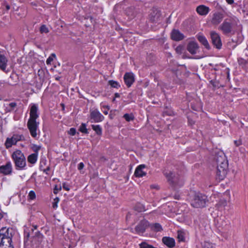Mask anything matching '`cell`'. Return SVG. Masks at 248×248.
Wrapping results in <instances>:
<instances>
[{"mask_svg": "<svg viewBox=\"0 0 248 248\" xmlns=\"http://www.w3.org/2000/svg\"><path fill=\"white\" fill-rule=\"evenodd\" d=\"M187 49L191 54H195L199 49V46L195 41H191L187 45Z\"/></svg>", "mask_w": 248, "mask_h": 248, "instance_id": "4fadbf2b", "label": "cell"}, {"mask_svg": "<svg viewBox=\"0 0 248 248\" xmlns=\"http://www.w3.org/2000/svg\"><path fill=\"white\" fill-rule=\"evenodd\" d=\"M24 139L23 135L16 134L11 138H8L5 142V147L6 149L11 148L13 145H16L17 143Z\"/></svg>", "mask_w": 248, "mask_h": 248, "instance_id": "8992f818", "label": "cell"}, {"mask_svg": "<svg viewBox=\"0 0 248 248\" xmlns=\"http://www.w3.org/2000/svg\"><path fill=\"white\" fill-rule=\"evenodd\" d=\"M16 105V104L15 103H12L10 104V106L11 107H15Z\"/></svg>", "mask_w": 248, "mask_h": 248, "instance_id": "ab89813d", "label": "cell"}, {"mask_svg": "<svg viewBox=\"0 0 248 248\" xmlns=\"http://www.w3.org/2000/svg\"><path fill=\"white\" fill-rule=\"evenodd\" d=\"M114 96H115V97H114V100H115V99H116V97H119V95L118 94H116V95H114Z\"/></svg>", "mask_w": 248, "mask_h": 248, "instance_id": "60d3db41", "label": "cell"}, {"mask_svg": "<svg viewBox=\"0 0 248 248\" xmlns=\"http://www.w3.org/2000/svg\"><path fill=\"white\" fill-rule=\"evenodd\" d=\"M12 170V165L10 162H8L6 165H2L0 167L1 173L5 175H8L11 174Z\"/></svg>", "mask_w": 248, "mask_h": 248, "instance_id": "9a60e30c", "label": "cell"}, {"mask_svg": "<svg viewBox=\"0 0 248 248\" xmlns=\"http://www.w3.org/2000/svg\"><path fill=\"white\" fill-rule=\"evenodd\" d=\"M59 200V198L58 197L56 198L55 199H54V203H53V208H57V204L58 203Z\"/></svg>", "mask_w": 248, "mask_h": 248, "instance_id": "836d02e7", "label": "cell"}, {"mask_svg": "<svg viewBox=\"0 0 248 248\" xmlns=\"http://www.w3.org/2000/svg\"><path fill=\"white\" fill-rule=\"evenodd\" d=\"M162 241L164 245L169 248H174L176 246V241L174 239L168 237H164L162 239Z\"/></svg>", "mask_w": 248, "mask_h": 248, "instance_id": "5bb4252c", "label": "cell"}, {"mask_svg": "<svg viewBox=\"0 0 248 248\" xmlns=\"http://www.w3.org/2000/svg\"><path fill=\"white\" fill-rule=\"evenodd\" d=\"M191 203L195 208H203L206 205L207 197L203 194L195 193L191 195Z\"/></svg>", "mask_w": 248, "mask_h": 248, "instance_id": "277c9868", "label": "cell"}, {"mask_svg": "<svg viewBox=\"0 0 248 248\" xmlns=\"http://www.w3.org/2000/svg\"><path fill=\"white\" fill-rule=\"evenodd\" d=\"M7 64V59L5 55L1 54L0 55V68L3 71H5L6 70Z\"/></svg>", "mask_w": 248, "mask_h": 248, "instance_id": "d6986e66", "label": "cell"}, {"mask_svg": "<svg viewBox=\"0 0 248 248\" xmlns=\"http://www.w3.org/2000/svg\"><path fill=\"white\" fill-rule=\"evenodd\" d=\"M39 117L37 114V108L36 105L31 107L30 112V117L27 123V127L32 137L36 138L37 136V119Z\"/></svg>", "mask_w": 248, "mask_h": 248, "instance_id": "7a4b0ae2", "label": "cell"}, {"mask_svg": "<svg viewBox=\"0 0 248 248\" xmlns=\"http://www.w3.org/2000/svg\"><path fill=\"white\" fill-rule=\"evenodd\" d=\"M223 16L220 13H216L213 16L212 22L214 24H218L222 21Z\"/></svg>", "mask_w": 248, "mask_h": 248, "instance_id": "ffe728a7", "label": "cell"}, {"mask_svg": "<svg viewBox=\"0 0 248 248\" xmlns=\"http://www.w3.org/2000/svg\"><path fill=\"white\" fill-rule=\"evenodd\" d=\"M39 31L41 34H47L49 32V30L45 25H43L40 27Z\"/></svg>", "mask_w": 248, "mask_h": 248, "instance_id": "83f0119b", "label": "cell"}, {"mask_svg": "<svg viewBox=\"0 0 248 248\" xmlns=\"http://www.w3.org/2000/svg\"><path fill=\"white\" fill-rule=\"evenodd\" d=\"M108 83L113 88H118L120 87V85L119 84L118 82H117L114 81V80H109Z\"/></svg>", "mask_w": 248, "mask_h": 248, "instance_id": "484cf974", "label": "cell"}, {"mask_svg": "<svg viewBox=\"0 0 248 248\" xmlns=\"http://www.w3.org/2000/svg\"><path fill=\"white\" fill-rule=\"evenodd\" d=\"M34 148H32V149L34 150V151H36V152H37V150H39V147H37L36 145H34Z\"/></svg>", "mask_w": 248, "mask_h": 248, "instance_id": "8d00e7d4", "label": "cell"}, {"mask_svg": "<svg viewBox=\"0 0 248 248\" xmlns=\"http://www.w3.org/2000/svg\"><path fill=\"white\" fill-rule=\"evenodd\" d=\"M68 134H70V135L74 136L76 133V130L75 128H71L70 129L69 131L68 132Z\"/></svg>", "mask_w": 248, "mask_h": 248, "instance_id": "d6a6232c", "label": "cell"}, {"mask_svg": "<svg viewBox=\"0 0 248 248\" xmlns=\"http://www.w3.org/2000/svg\"><path fill=\"white\" fill-rule=\"evenodd\" d=\"M184 37L185 36H184L183 34H182L178 30H173L171 32V39L175 41H179L183 40Z\"/></svg>", "mask_w": 248, "mask_h": 248, "instance_id": "8fae6325", "label": "cell"}, {"mask_svg": "<svg viewBox=\"0 0 248 248\" xmlns=\"http://www.w3.org/2000/svg\"><path fill=\"white\" fill-rule=\"evenodd\" d=\"M12 157L16 165L20 168H24L26 165V159L22 151L17 150L13 153Z\"/></svg>", "mask_w": 248, "mask_h": 248, "instance_id": "5b68a950", "label": "cell"}, {"mask_svg": "<svg viewBox=\"0 0 248 248\" xmlns=\"http://www.w3.org/2000/svg\"><path fill=\"white\" fill-rule=\"evenodd\" d=\"M91 118L95 123H99L104 120V117L97 109H95L91 113Z\"/></svg>", "mask_w": 248, "mask_h": 248, "instance_id": "9c48e42d", "label": "cell"}, {"mask_svg": "<svg viewBox=\"0 0 248 248\" xmlns=\"http://www.w3.org/2000/svg\"><path fill=\"white\" fill-rule=\"evenodd\" d=\"M61 106L62 108H63V110L65 109V105H64V104H61Z\"/></svg>", "mask_w": 248, "mask_h": 248, "instance_id": "b9f144b4", "label": "cell"}, {"mask_svg": "<svg viewBox=\"0 0 248 248\" xmlns=\"http://www.w3.org/2000/svg\"><path fill=\"white\" fill-rule=\"evenodd\" d=\"M79 131L82 133H85V134L88 133V130H87L86 125L85 124H82V125H80V127L79 128Z\"/></svg>", "mask_w": 248, "mask_h": 248, "instance_id": "4316f807", "label": "cell"}, {"mask_svg": "<svg viewBox=\"0 0 248 248\" xmlns=\"http://www.w3.org/2000/svg\"><path fill=\"white\" fill-rule=\"evenodd\" d=\"M220 29L224 34H229L231 31L232 25L229 22H224L220 26Z\"/></svg>", "mask_w": 248, "mask_h": 248, "instance_id": "ac0fdd59", "label": "cell"}, {"mask_svg": "<svg viewBox=\"0 0 248 248\" xmlns=\"http://www.w3.org/2000/svg\"><path fill=\"white\" fill-rule=\"evenodd\" d=\"M37 159V154H32L28 156V161L31 164H34L36 163Z\"/></svg>", "mask_w": 248, "mask_h": 248, "instance_id": "7402d4cb", "label": "cell"}, {"mask_svg": "<svg viewBox=\"0 0 248 248\" xmlns=\"http://www.w3.org/2000/svg\"><path fill=\"white\" fill-rule=\"evenodd\" d=\"M124 118L125 119V120L126 121L130 122V121H131L134 120V116L132 114H125L124 116Z\"/></svg>", "mask_w": 248, "mask_h": 248, "instance_id": "d4e9b609", "label": "cell"}, {"mask_svg": "<svg viewBox=\"0 0 248 248\" xmlns=\"http://www.w3.org/2000/svg\"><path fill=\"white\" fill-rule=\"evenodd\" d=\"M55 54H52L51 55L49 56V57L47 59L46 61V63L47 65H49L51 64L53 61L54 60V59L55 58Z\"/></svg>", "mask_w": 248, "mask_h": 248, "instance_id": "f1b7e54d", "label": "cell"}, {"mask_svg": "<svg viewBox=\"0 0 248 248\" xmlns=\"http://www.w3.org/2000/svg\"><path fill=\"white\" fill-rule=\"evenodd\" d=\"M29 197L30 199L32 200H33L34 199H36V196L34 192V191H30L29 193Z\"/></svg>", "mask_w": 248, "mask_h": 248, "instance_id": "4dcf8cb0", "label": "cell"}, {"mask_svg": "<svg viewBox=\"0 0 248 248\" xmlns=\"http://www.w3.org/2000/svg\"><path fill=\"white\" fill-rule=\"evenodd\" d=\"M6 9H9V6H6Z\"/></svg>", "mask_w": 248, "mask_h": 248, "instance_id": "7bdbcfd3", "label": "cell"}, {"mask_svg": "<svg viewBox=\"0 0 248 248\" xmlns=\"http://www.w3.org/2000/svg\"><path fill=\"white\" fill-rule=\"evenodd\" d=\"M196 11L200 15H205L208 13L209 8L203 5H201L197 7Z\"/></svg>", "mask_w": 248, "mask_h": 248, "instance_id": "2e32d148", "label": "cell"}, {"mask_svg": "<svg viewBox=\"0 0 248 248\" xmlns=\"http://www.w3.org/2000/svg\"><path fill=\"white\" fill-rule=\"evenodd\" d=\"M149 226L150 223L148 220L143 219L136 226L135 230L138 234H143Z\"/></svg>", "mask_w": 248, "mask_h": 248, "instance_id": "52a82bcc", "label": "cell"}, {"mask_svg": "<svg viewBox=\"0 0 248 248\" xmlns=\"http://www.w3.org/2000/svg\"><path fill=\"white\" fill-rule=\"evenodd\" d=\"M146 167L145 164H141L137 167L134 172V176L137 178L143 177L147 175V173L143 171Z\"/></svg>", "mask_w": 248, "mask_h": 248, "instance_id": "7c38bea8", "label": "cell"}, {"mask_svg": "<svg viewBox=\"0 0 248 248\" xmlns=\"http://www.w3.org/2000/svg\"><path fill=\"white\" fill-rule=\"evenodd\" d=\"M151 229L155 232H161L163 230V228L162 225L158 223H155L151 225Z\"/></svg>", "mask_w": 248, "mask_h": 248, "instance_id": "44dd1931", "label": "cell"}, {"mask_svg": "<svg viewBox=\"0 0 248 248\" xmlns=\"http://www.w3.org/2000/svg\"><path fill=\"white\" fill-rule=\"evenodd\" d=\"M210 36L214 46L218 49H221L222 47V41L219 34L215 32H212L210 34Z\"/></svg>", "mask_w": 248, "mask_h": 248, "instance_id": "ba28073f", "label": "cell"}, {"mask_svg": "<svg viewBox=\"0 0 248 248\" xmlns=\"http://www.w3.org/2000/svg\"><path fill=\"white\" fill-rule=\"evenodd\" d=\"M93 130L96 132V133L99 135H101L102 134V128L101 126L99 125H92V126Z\"/></svg>", "mask_w": 248, "mask_h": 248, "instance_id": "cb8c5ba5", "label": "cell"}, {"mask_svg": "<svg viewBox=\"0 0 248 248\" xmlns=\"http://www.w3.org/2000/svg\"><path fill=\"white\" fill-rule=\"evenodd\" d=\"M197 38L198 41L202 44V45H203V46L205 47V48H207V49H209V44L208 43L206 38L203 34H199L197 36Z\"/></svg>", "mask_w": 248, "mask_h": 248, "instance_id": "e0dca14e", "label": "cell"}, {"mask_svg": "<svg viewBox=\"0 0 248 248\" xmlns=\"http://www.w3.org/2000/svg\"><path fill=\"white\" fill-rule=\"evenodd\" d=\"M155 187H156V190H157V189H159V188H157V187H159L158 186H157V185H155ZM151 188H152V189H154L155 185H152L151 186Z\"/></svg>", "mask_w": 248, "mask_h": 248, "instance_id": "74e56055", "label": "cell"}, {"mask_svg": "<svg viewBox=\"0 0 248 248\" xmlns=\"http://www.w3.org/2000/svg\"><path fill=\"white\" fill-rule=\"evenodd\" d=\"M60 190L61 188L59 189V187L57 186H55L54 188V193L56 194V193H58L59 191H60Z\"/></svg>", "mask_w": 248, "mask_h": 248, "instance_id": "e575fe53", "label": "cell"}, {"mask_svg": "<svg viewBox=\"0 0 248 248\" xmlns=\"http://www.w3.org/2000/svg\"><path fill=\"white\" fill-rule=\"evenodd\" d=\"M228 166L226 156L222 151H220L217 155V174L220 180H223L226 177Z\"/></svg>", "mask_w": 248, "mask_h": 248, "instance_id": "6da1fadb", "label": "cell"}, {"mask_svg": "<svg viewBox=\"0 0 248 248\" xmlns=\"http://www.w3.org/2000/svg\"><path fill=\"white\" fill-rule=\"evenodd\" d=\"M124 80L128 87H130L135 82V77L134 74L131 72L125 73L124 76Z\"/></svg>", "mask_w": 248, "mask_h": 248, "instance_id": "30bf717a", "label": "cell"}, {"mask_svg": "<svg viewBox=\"0 0 248 248\" xmlns=\"http://www.w3.org/2000/svg\"><path fill=\"white\" fill-rule=\"evenodd\" d=\"M226 2L229 4H232L234 3V1L233 0H226Z\"/></svg>", "mask_w": 248, "mask_h": 248, "instance_id": "f35d334b", "label": "cell"}, {"mask_svg": "<svg viewBox=\"0 0 248 248\" xmlns=\"http://www.w3.org/2000/svg\"><path fill=\"white\" fill-rule=\"evenodd\" d=\"M140 248H154V247L152 245H149L145 242H142L139 245Z\"/></svg>", "mask_w": 248, "mask_h": 248, "instance_id": "f546056e", "label": "cell"}, {"mask_svg": "<svg viewBox=\"0 0 248 248\" xmlns=\"http://www.w3.org/2000/svg\"><path fill=\"white\" fill-rule=\"evenodd\" d=\"M1 248H13L11 228L5 227L1 230Z\"/></svg>", "mask_w": 248, "mask_h": 248, "instance_id": "3957f363", "label": "cell"}, {"mask_svg": "<svg viewBox=\"0 0 248 248\" xmlns=\"http://www.w3.org/2000/svg\"><path fill=\"white\" fill-rule=\"evenodd\" d=\"M183 50V46L182 45H180L177 47L176 49V52L178 54H181L182 53Z\"/></svg>", "mask_w": 248, "mask_h": 248, "instance_id": "1f68e13d", "label": "cell"}, {"mask_svg": "<svg viewBox=\"0 0 248 248\" xmlns=\"http://www.w3.org/2000/svg\"><path fill=\"white\" fill-rule=\"evenodd\" d=\"M83 167H84V164H83L82 162H80V164H79V166H78V169L80 170L82 169Z\"/></svg>", "mask_w": 248, "mask_h": 248, "instance_id": "d590c367", "label": "cell"}, {"mask_svg": "<svg viewBox=\"0 0 248 248\" xmlns=\"http://www.w3.org/2000/svg\"><path fill=\"white\" fill-rule=\"evenodd\" d=\"M177 239L180 242H184L185 241V233L182 230L177 231Z\"/></svg>", "mask_w": 248, "mask_h": 248, "instance_id": "603a6c76", "label": "cell"}]
</instances>
